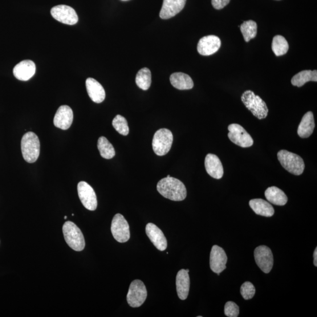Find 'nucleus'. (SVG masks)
Here are the masks:
<instances>
[{
	"label": "nucleus",
	"instance_id": "nucleus-1",
	"mask_svg": "<svg viewBox=\"0 0 317 317\" xmlns=\"http://www.w3.org/2000/svg\"><path fill=\"white\" fill-rule=\"evenodd\" d=\"M157 190L162 196L173 201H182L187 196L186 187L177 179L166 177L157 183Z\"/></svg>",
	"mask_w": 317,
	"mask_h": 317
},
{
	"label": "nucleus",
	"instance_id": "nucleus-2",
	"mask_svg": "<svg viewBox=\"0 0 317 317\" xmlns=\"http://www.w3.org/2000/svg\"><path fill=\"white\" fill-rule=\"evenodd\" d=\"M246 107L259 120L265 119L269 113L267 106L262 98L250 90L245 91L241 97Z\"/></svg>",
	"mask_w": 317,
	"mask_h": 317
},
{
	"label": "nucleus",
	"instance_id": "nucleus-3",
	"mask_svg": "<svg viewBox=\"0 0 317 317\" xmlns=\"http://www.w3.org/2000/svg\"><path fill=\"white\" fill-rule=\"evenodd\" d=\"M21 148L24 160L28 163H34L37 161L40 153V142L35 133H26L22 138Z\"/></svg>",
	"mask_w": 317,
	"mask_h": 317
},
{
	"label": "nucleus",
	"instance_id": "nucleus-4",
	"mask_svg": "<svg viewBox=\"0 0 317 317\" xmlns=\"http://www.w3.org/2000/svg\"><path fill=\"white\" fill-rule=\"evenodd\" d=\"M278 160L283 167L288 172L299 176L305 169L304 162L298 154L281 150L278 153Z\"/></svg>",
	"mask_w": 317,
	"mask_h": 317
},
{
	"label": "nucleus",
	"instance_id": "nucleus-5",
	"mask_svg": "<svg viewBox=\"0 0 317 317\" xmlns=\"http://www.w3.org/2000/svg\"><path fill=\"white\" fill-rule=\"evenodd\" d=\"M63 231L65 240L72 249L76 251L84 249L85 242L84 235L75 223L69 221L65 223Z\"/></svg>",
	"mask_w": 317,
	"mask_h": 317
},
{
	"label": "nucleus",
	"instance_id": "nucleus-6",
	"mask_svg": "<svg viewBox=\"0 0 317 317\" xmlns=\"http://www.w3.org/2000/svg\"><path fill=\"white\" fill-rule=\"evenodd\" d=\"M173 141V134L170 130L165 128L158 129L154 133L152 147L154 153L158 156H164L171 149Z\"/></svg>",
	"mask_w": 317,
	"mask_h": 317
},
{
	"label": "nucleus",
	"instance_id": "nucleus-7",
	"mask_svg": "<svg viewBox=\"0 0 317 317\" xmlns=\"http://www.w3.org/2000/svg\"><path fill=\"white\" fill-rule=\"evenodd\" d=\"M147 294L144 283L140 280H134L129 286L127 298L128 303L132 307H140L145 302Z\"/></svg>",
	"mask_w": 317,
	"mask_h": 317
},
{
	"label": "nucleus",
	"instance_id": "nucleus-8",
	"mask_svg": "<svg viewBox=\"0 0 317 317\" xmlns=\"http://www.w3.org/2000/svg\"><path fill=\"white\" fill-rule=\"evenodd\" d=\"M228 130L229 140L235 145L242 148H249L253 145V138L241 125L231 124L228 127Z\"/></svg>",
	"mask_w": 317,
	"mask_h": 317
},
{
	"label": "nucleus",
	"instance_id": "nucleus-9",
	"mask_svg": "<svg viewBox=\"0 0 317 317\" xmlns=\"http://www.w3.org/2000/svg\"><path fill=\"white\" fill-rule=\"evenodd\" d=\"M111 232L117 242L125 243L130 239V229L128 222L123 215L118 213L113 217L111 224Z\"/></svg>",
	"mask_w": 317,
	"mask_h": 317
},
{
	"label": "nucleus",
	"instance_id": "nucleus-10",
	"mask_svg": "<svg viewBox=\"0 0 317 317\" xmlns=\"http://www.w3.org/2000/svg\"><path fill=\"white\" fill-rule=\"evenodd\" d=\"M256 264L264 273H269L273 266V255L269 247L260 246L254 252Z\"/></svg>",
	"mask_w": 317,
	"mask_h": 317
},
{
	"label": "nucleus",
	"instance_id": "nucleus-11",
	"mask_svg": "<svg viewBox=\"0 0 317 317\" xmlns=\"http://www.w3.org/2000/svg\"><path fill=\"white\" fill-rule=\"evenodd\" d=\"M52 17L58 22L67 25H75L78 22L76 11L72 7L66 5L56 6L51 10Z\"/></svg>",
	"mask_w": 317,
	"mask_h": 317
},
{
	"label": "nucleus",
	"instance_id": "nucleus-12",
	"mask_svg": "<svg viewBox=\"0 0 317 317\" xmlns=\"http://www.w3.org/2000/svg\"><path fill=\"white\" fill-rule=\"evenodd\" d=\"M81 203L87 209L94 211L97 208V202L94 190L87 182H80L77 187Z\"/></svg>",
	"mask_w": 317,
	"mask_h": 317
},
{
	"label": "nucleus",
	"instance_id": "nucleus-13",
	"mask_svg": "<svg viewBox=\"0 0 317 317\" xmlns=\"http://www.w3.org/2000/svg\"><path fill=\"white\" fill-rule=\"evenodd\" d=\"M227 257L222 247L214 245L211 248L210 255V269L214 273L221 274L226 269Z\"/></svg>",
	"mask_w": 317,
	"mask_h": 317
},
{
	"label": "nucleus",
	"instance_id": "nucleus-14",
	"mask_svg": "<svg viewBox=\"0 0 317 317\" xmlns=\"http://www.w3.org/2000/svg\"><path fill=\"white\" fill-rule=\"evenodd\" d=\"M221 40L216 35H207L202 38L197 44V51L202 55H213L221 47Z\"/></svg>",
	"mask_w": 317,
	"mask_h": 317
},
{
	"label": "nucleus",
	"instance_id": "nucleus-15",
	"mask_svg": "<svg viewBox=\"0 0 317 317\" xmlns=\"http://www.w3.org/2000/svg\"><path fill=\"white\" fill-rule=\"evenodd\" d=\"M73 120L74 113L72 109L69 106L63 105L61 106L55 113L54 124L56 128L67 130L70 128Z\"/></svg>",
	"mask_w": 317,
	"mask_h": 317
},
{
	"label": "nucleus",
	"instance_id": "nucleus-16",
	"mask_svg": "<svg viewBox=\"0 0 317 317\" xmlns=\"http://www.w3.org/2000/svg\"><path fill=\"white\" fill-rule=\"evenodd\" d=\"M146 233L156 247L160 251H164L168 246L167 240L162 231L153 223H148L146 226Z\"/></svg>",
	"mask_w": 317,
	"mask_h": 317
},
{
	"label": "nucleus",
	"instance_id": "nucleus-17",
	"mask_svg": "<svg viewBox=\"0 0 317 317\" xmlns=\"http://www.w3.org/2000/svg\"><path fill=\"white\" fill-rule=\"evenodd\" d=\"M186 0H164L160 12V17L167 19L174 17L184 9Z\"/></svg>",
	"mask_w": 317,
	"mask_h": 317
},
{
	"label": "nucleus",
	"instance_id": "nucleus-18",
	"mask_svg": "<svg viewBox=\"0 0 317 317\" xmlns=\"http://www.w3.org/2000/svg\"><path fill=\"white\" fill-rule=\"evenodd\" d=\"M36 66L31 60H24L16 65L13 70V74L16 78L23 81L30 80L35 74Z\"/></svg>",
	"mask_w": 317,
	"mask_h": 317
},
{
	"label": "nucleus",
	"instance_id": "nucleus-19",
	"mask_svg": "<svg viewBox=\"0 0 317 317\" xmlns=\"http://www.w3.org/2000/svg\"><path fill=\"white\" fill-rule=\"evenodd\" d=\"M205 168L211 177L220 180L224 174L223 165L220 158L214 154H207L205 161Z\"/></svg>",
	"mask_w": 317,
	"mask_h": 317
},
{
	"label": "nucleus",
	"instance_id": "nucleus-20",
	"mask_svg": "<svg viewBox=\"0 0 317 317\" xmlns=\"http://www.w3.org/2000/svg\"><path fill=\"white\" fill-rule=\"evenodd\" d=\"M86 88L88 94L93 102L100 104L105 98V89L96 80L89 78L86 80Z\"/></svg>",
	"mask_w": 317,
	"mask_h": 317
},
{
	"label": "nucleus",
	"instance_id": "nucleus-21",
	"mask_svg": "<svg viewBox=\"0 0 317 317\" xmlns=\"http://www.w3.org/2000/svg\"><path fill=\"white\" fill-rule=\"evenodd\" d=\"M177 293L182 300L188 298L190 289V278L186 270L182 269L178 272L176 275Z\"/></svg>",
	"mask_w": 317,
	"mask_h": 317
},
{
	"label": "nucleus",
	"instance_id": "nucleus-22",
	"mask_svg": "<svg viewBox=\"0 0 317 317\" xmlns=\"http://www.w3.org/2000/svg\"><path fill=\"white\" fill-rule=\"evenodd\" d=\"M249 205L255 214L264 217H271L274 214L273 207L269 202L262 199H252Z\"/></svg>",
	"mask_w": 317,
	"mask_h": 317
},
{
	"label": "nucleus",
	"instance_id": "nucleus-23",
	"mask_svg": "<svg viewBox=\"0 0 317 317\" xmlns=\"http://www.w3.org/2000/svg\"><path fill=\"white\" fill-rule=\"evenodd\" d=\"M315 128L314 115L311 111L306 113L303 117L302 121L299 126L298 133L302 138L310 137Z\"/></svg>",
	"mask_w": 317,
	"mask_h": 317
},
{
	"label": "nucleus",
	"instance_id": "nucleus-24",
	"mask_svg": "<svg viewBox=\"0 0 317 317\" xmlns=\"http://www.w3.org/2000/svg\"><path fill=\"white\" fill-rule=\"evenodd\" d=\"M170 81L173 87L180 90H188L192 89L194 86L192 78L185 73H174L170 76Z\"/></svg>",
	"mask_w": 317,
	"mask_h": 317
},
{
	"label": "nucleus",
	"instance_id": "nucleus-25",
	"mask_svg": "<svg viewBox=\"0 0 317 317\" xmlns=\"http://www.w3.org/2000/svg\"><path fill=\"white\" fill-rule=\"evenodd\" d=\"M265 196L268 201L277 206H284L288 202L285 193L275 186L268 188L265 192Z\"/></svg>",
	"mask_w": 317,
	"mask_h": 317
},
{
	"label": "nucleus",
	"instance_id": "nucleus-26",
	"mask_svg": "<svg viewBox=\"0 0 317 317\" xmlns=\"http://www.w3.org/2000/svg\"><path fill=\"white\" fill-rule=\"evenodd\" d=\"M310 81H317L316 70H305L301 71L298 74L295 75L291 79V82L292 85L298 87H302L305 84Z\"/></svg>",
	"mask_w": 317,
	"mask_h": 317
},
{
	"label": "nucleus",
	"instance_id": "nucleus-27",
	"mask_svg": "<svg viewBox=\"0 0 317 317\" xmlns=\"http://www.w3.org/2000/svg\"><path fill=\"white\" fill-rule=\"evenodd\" d=\"M97 149L101 156L106 160H111L115 155V150L113 145L104 136H101L97 141Z\"/></svg>",
	"mask_w": 317,
	"mask_h": 317
},
{
	"label": "nucleus",
	"instance_id": "nucleus-28",
	"mask_svg": "<svg viewBox=\"0 0 317 317\" xmlns=\"http://www.w3.org/2000/svg\"><path fill=\"white\" fill-rule=\"evenodd\" d=\"M152 83L151 72L147 68H142L136 76V84L137 87L146 91L150 88Z\"/></svg>",
	"mask_w": 317,
	"mask_h": 317
},
{
	"label": "nucleus",
	"instance_id": "nucleus-29",
	"mask_svg": "<svg viewBox=\"0 0 317 317\" xmlns=\"http://www.w3.org/2000/svg\"><path fill=\"white\" fill-rule=\"evenodd\" d=\"M289 49V46L287 40L284 36L280 35H275L272 42V50L277 56H282L287 54Z\"/></svg>",
	"mask_w": 317,
	"mask_h": 317
},
{
	"label": "nucleus",
	"instance_id": "nucleus-30",
	"mask_svg": "<svg viewBox=\"0 0 317 317\" xmlns=\"http://www.w3.org/2000/svg\"><path fill=\"white\" fill-rule=\"evenodd\" d=\"M241 30L245 42H249L251 39L254 38L257 35V23L253 20L245 22L241 26Z\"/></svg>",
	"mask_w": 317,
	"mask_h": 317
},
{
	"label": "nucleus",
	"instance_id": "nucleus-31",
	"mask_svg": "<svg viewBox=\"0 0 317 317\" xmlns=\"http://www.w3.org/2000/svg\"><path fill=\"white\" fill-rule=\"evenodd\" d=\"M112 125L116 131L122 135L127 136L129 132L128 122L125 117L120 115H116L112 121Z\"/></svg>",
	"mask_w": 317,
	"mask_h": 317
},
{
	"label": "nucleus",
	"instance_id": "nucleus-32",
	"mask_svg": "<svg viewBox=\"0 0 317 317\" xmlns=\"http://www.w3.org/2000/svg\"><path fill=\"white\" fill-rule=\"evenodd\" d=\"M241 292L244 299L250 300L254 296L255 288L253 284L247 282L243 284L241 288Z\"/></svg>",
	"mask_w": 317,
	"mask_h": 317
},
{
	"label": "nucleus",
	"instance_id": "nucleus-33",
	"mask_svg": "<svg viewBox=\"0 0 317 317\" xmlns=\"http://www.w3.org/2000/svg\"><path fill=\"white\" fill-rule=\"evenodd\" d=\"M225 314L229 317H237L239 315V307L233 302H228L225 306Z\"/></svg>",
	"mask_w": 317,
	"mask_h": 317
},
{
	"label": "nucleus",
	"instance_id": "nucleus-34",
	"mask_svg": "<svg viewBox=\"0 0 317 317\" xmlns=\"http://www.w3.org/2000/svg\"><path fill=\"white\" fill-rule=\"evenodd\" d=\"M230 0H211V5L215 9L221 10L230 3Z\"/></svg>",
	"mask_w": 317,
	"mask_h": 317
},
{
	"label": "nucleus",
	"instance_id": "nucleus-35",
	"mask_svg": "<svg viewBox=\"0 0 317 317\" xmlns=\"http://www.w3.org/2000/svg\"><path fill=\"white\" fill-rule=\"evenodd\" d=\"M314 264L315 267L317 266V248H316L314 253Z\"/></svg>",
	"mask_w": 317,
	"mask_h": 317
},
{
	"label": "nucleus",
	"instance_id": "nucleus-36",
	"mask_svg": "<svg viewBox=\"0 0 317 317\" xmlns=\"http://www.w3.org/2000/svg\"><path fill=\"white\" fill-rule=\"evenodd\" d=\"M186 271H188V273H189V269H187Z\"/></svg>",
	"mask_w": 317,
	"mask_h": 317
},
{
	"label": "nucleus",
	"instance_id": "nucleus-37",
	"mask_svg": "<svg viewBox=\"0 0 317 317\" xmlns=\"http://www.w3.org/2000/svg\"><path fill=\"white\" fill-rule=\"evenodd\" d=\"M67 216H65V217H64V219H67Z\"/></svg>",
	"mask_w": 317,
	"mask_h": 317
},
{
	"label": "nucleus",
	"instance_id": "nucleus-38",
	"mask_svg": "<svg viewBox=\"0 0 317 317\" xmlns=\"http://www.w3.org/2000/svg\"><path fill=\"white\" fill-rule=\"evenodd\" d=\"M122 1H128V0H122Z\"/></svg>",
	"mask_w": 317,
	"mask_h": 317
},
{
	"label": "nucleus",
	"instance_id": "nucleus-39",
	"mask_svg": "<svg viewBox=\"0 0 317 317\" xmlns=\"http://www.w3.org/2000/svg\"><path fill=\"white\" fill-rule=\"evenodd\" d=\"M170 175H168V176H167V177H170Z\"/></svg>",
	"mask_w": 317,
	"mask_h": 317
}]
</instances>
